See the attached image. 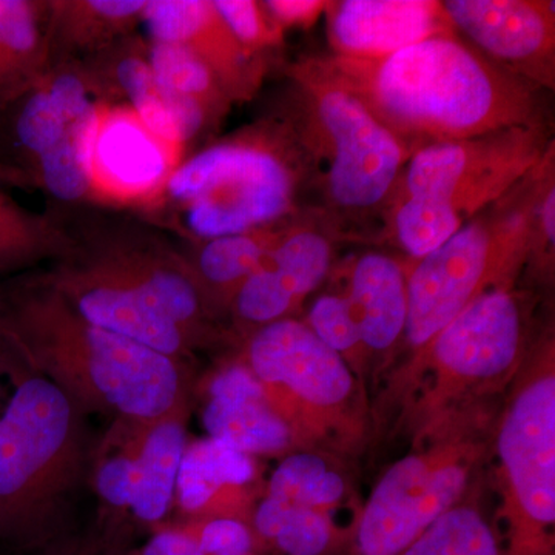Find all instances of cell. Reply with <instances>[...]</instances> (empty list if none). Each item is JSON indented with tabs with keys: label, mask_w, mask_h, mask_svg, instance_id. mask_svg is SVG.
<instances>
[{
	"label": "cell",
	"mask_w": 555,
	"mask_h": 555,
	"mask_svg": "<svg viewBox=\"0 0 555 555\" xmlns=\"http://www.w3.org/2000/svg\"><path fill=\"white\" fill-rule=\"evenodd\" d=\"M321 60L411 156L440 142L546 124L542 90L500 68L456 31L383 60Z\"/></svg>",
	"instance_id": "1"
},
{
	"label": "cell",
	"mask_w": 555,
	"mask_h": 555,
	"mask_svg": "<svg viewBox=\"0 0 555 555\" xmlns=\"http://www.w3.org/2000/svg\"><path fill=\"white\" fill-rule=\"evenodd\" d=\"M0 339L87 415L152 422L192 404L195 385L188 361L94 326L42 276L7 291Z\"/></svg>",
	"instance_id": "2"
},
{
	"label": "cell",
	"mask_w": 555,
	"mask_h": 555,
	"mask_svg": "<svg viewBox=\"0 0 555 555\" xmlns=\"http://www.w3.org/2000/svg\"><path fill=\"white\" fill-rule=\"evenodd\" d=\"M287 75L292 87L283 120L315 195L310 210L338 240H382L411 155L320 56L295 62Z\"/></svg>",
	"instance_id": "3"
},
{
	"label": "cell",
	"mask_w": 555,
	"mask_h": 555,
	"mask_svg": "<svg viewBox=\"0 0 555 555\" xmlns=\"http://www.w3.org/2000/svg\"><path fill=\"white\" fill-rule=\"evenodd\" d=\"M553 152L547 124L418 150L401 175L382 241L409 261L425 258L520 188Z\"/></svg>",
	"instance_id": "4"
},
{
	"label": "cell",
	"mask_w": 555,
	"mask_h": 555,
	"mask_svg": "<svg viewBox=\"0 0 555 555\" xmlns=\"http://www.w3.org/2000/svg\"><path fill=\"white\" fill-rule=\"evenodd\" d=\"M0 412V540L42 542L89 476L87 414L28 371Z\"/></svg>",
	"instance_id": "5"
},
{
	"label": "cell",
	"mask_w": 555,
	"mask_h": 555,
	"mask_svg": "<svg viewBox=\"0 0 555 555\" xmlns=\"http://www.w3.org/2000/svg\"><path fill=\"white\" fill-rule=\"evenodd\" d=\"M308 170L283 119L241 131L179 164L164 190L198 241L275 224L302 211Z\"/></svg>",
	"instance_id": "6"
},
{
	"label": "cell",
	"mask_w": 555,
	"mask_h": 555,
	"mask_svg": "<svg viewBox=\"0 0 555 555\" xmlns=\"http://www.w3.org/2000/svg\"><path fill=\"white\" fill-rule=\"evenodd\" d=\"M545 163L520 188L463 225L437 250L411 261L403 341L418 352L481 295L509 288L528 264L529 233Z\"/></svg>",
	"instance_id": "7"
},
{
	"label": "cell",
	"mask_w": 555,
	"mask_h": 555,
	"mask_svg": "<svg viewBox=\"0 0 555 555\" xmlns=\"http://www.w3.org/2000/svg\"><path fill=\"white\" fill-rule=\"evenodd\" d=\"M444 422L420 449L379 478L358 520L352 555H401L459 505L485 454L476 427Z\"/></svg>",
	"instance_id": "8"
},
{
	"label": "cell",
	"mask_w": 555,
	"mask_h": 555,
	"mask_svg": "<svg viewBox=\"0 0 555 555\" xmlns=\"http://www.w3.org/2000/svg\"><path fill=\"white\" fill-rule=\"evenodd\" d=\"M525 297L514 287L478 297L412 357L411 374L426 378L423 406L448 404L488 392L516 374L528 345Z\"/></svg>",
	"instance_id": "9"
},
{
	"label": "cell",
	"mask_w": 555,
	"mask_h": 555,
	"mask_svg": "<svg viewBox=\"0 0 555 555\" xmlns=\"http://www.w3.org/2000/svg\"><path fill=\"white\" fill-rule=\"evenodd\" d=\"M506 483L503 555H554L555 375L553 349L507 404L496 436Z\"/></svg>",
	"instance_id": "10"
},
{
	"label": "cell",
	"mask_w": 555,
	"mask_h": 555,
	"mask_svg": "<svg viewBox=\"0 0 555 555\" xmlns=\"http://www.w3.org/2000/svg\"><path fill=\"white\" fill-rule=\"evenodd\" d=\"M243 363L286 422L294 444L339 429L356 409L358 386L349 364L297 318L248 334Z\"/></svg>",
	"instance_id": "11"
},
{
	"label": "cell",
	"mask_w": 555,
	"mask_h": 555,
	"mask_svg": "<svg viewBox=\"0 0 555 555\" xmlns=\"http://www.w3.org/2000/svg\"><path fill=\"white\" fill-rule=\"evenodd\" d=\"M69 247L107 270L173 320L195 349L217 339L214 309L188 259L166 243L134 228H113Z\"/></svg>",
	"instance_id": "12"
},
{
	"label": "cell",
	"mask_w": 555,
	"mask_h": 555,
	"mask_svg": "<svg viewBox=\"0 0 555 555\" xmlns=\"http://www.w3.org/2000/svg\"><path fill=\"white\" fill-rule=\"evenodd\" d=\"M337 236L315 211L302 210L287 222L269 257L236 292L230 315L247 335L292 318L326 281Z\"/></svg>",
	"instance_id": "13"
},
{
	"label": "cell",
	"mask_w": 555,
	"mask_h": 555,
	"mask_svg": "<svg viewBox=\"0 0 555 555\" xmlns=\"http://www.w3.org/2000/svg\"><path fill=\"white\" fill-rule=\"evenodd\" d=\"M441 3L452 28L485 57L535 89L554 90V0Z\"/></svg>",
	"instance_id": "14"
},
{
	"label": "cell",
	"mask_w": 555,
	"mask_h": 555,
	"mask_svg": "<svg viewBox=\"0 0 555 555\" xmlns=\"http://www.w3.org/2000/svg\"><path fill=\"white\" fill-rule=\"evenodd\" d=\"M61 257L43 281L83 320L189 363L195 347L173 320L72 247Z\"/></svg>",
	"instance_id": "15"
},
{
	"label": "cell",
	"mask_w": 555,
	"mask_h": 555,
	"mask_svg": "<svg viewBox=\"0 0 555 555\" xmlns=\"http://www.w3.org/2000/svg\"><path fill=\"white\" fill-rule=\"evenodd\" d=\"M182 150L150 131L129 105L104 102L91 153V198L120 206L158 203Z\"/></svg>",
	"instance_id": "16"
},
{
	"label": "cell",
	"mask_w": 555,
	"mask_h": 555,
	"mask_svg": "<svg viewBox=\"0 0 555 555\" xmlns=\"http://www.w3.org/2000/svg\"><path fill=\"white\" fill-rule=\"evenodd\" d=\"M141 21L150 40L178 43L206 62L232 104L257 93L266 75L264 57L243 50L210 0H152Z\"/></svg>",
	"instance_id": "17"
},
{
	"label": "cell",
	"mask_w": 555,
	"mask_h": 555,
	"mask_svg": "<svg viewBox=\"0 0 555 555\" xmlns=\"http://www.w3.org/2000/svg\"><path fill=\"white\" fill-rule=\"evenodd\" d=\"M326 16L334 56L349 60H383L455 31L437 0H339L328 2Z\"/></svg>",
	"instance_id": "18"
},
{
	"label": "cell",
	"mask_w": 555,
	"mask_h": 555,
	"mask_svg": "<svg viewBox=\"0 0 555 555\" xmlns=\"http://www.w3.org/2000/svg\"><path fill=\"white\" fill-rule=\"evenodd\" d=\"M199 392L201 420L208 438L251 456L280 454L294 447L286 422L243 360L218 369Z\"/></svg>",
	"instance_id": "19"
},
{
	"label": "cell",
	"mask_w": 555,
	"mask_h": 555,
	"mask_svg": "<svg viewBox=\"0 0 555 555\" xmlns=\"http://www.w3.org/2000/svg\"><path fill=\"white\" fill-rule=\"evenodd\" d=\"M411 261L389 250L369 248L347 258L341 284L352 305L364 353L392 352L406 332Z\"/></svg>",
	"instance_id": "20"
},
{
	"label": "cell",
	"mask_w": 555,
	"mask_h": 555,
	"mask_svg": "<svg viewBox=\"0 0 555 555\" xmlns=\"http://www.w3.org/2000/svg\"><path fill=\"white\" fill-rule=\"evenodd\" d=\"M255 477L254 456L214 438L189 441L179 466L173 511L181 521L230 517L248 524L247 488Z\"/></svg>",
	"instance_id": "21"
},
{
	"label": "cell",
	"mask_w": 555,
	"mask_h": 555,
	"mask_svg": "<svg viewBox=\"0 0 555 555\" xmlns=\"http://www.w3.org/2000/svg\"><path fill=\"white\" fill-rule=\"evenodd\" d=\"M105 80L126 96V104L150 131L175 147L184 149L196 134L211 126L198 104L178 96L159 82L150 67L145 47L122 46L118 50L108 47Z\"/></svg>",
	"instance_id": "22"
},
{
	"label": "cell",
	"mask_w": 555,
	"mask_h": 555,
	"mask_svg": "<svg viewBox=\"0 0 555 555\" xmlns=\"http://www.w3.org/2000/svg\"><path fill=\"white\" fill-rule=\"evenodd\" d=\"M189 414L182 409L142 425L129 520L152 532L173 513L179 466L190 441Z\"/></svg>",
	"instance_id": "23"
},
{
	"label": "cell",
	"mask_w": 555,
	"mask_h": 555,
	"mask_svg": "<svg viewBox=\"0 0 555 555\" xmlns=\"http://www.w3.org/2000/svg\"><path fill=\"white\" fill-rule=\"evenodd\" d=\"M294 217L264 228L196 243L192 258L185 259L215 313L229 312L236 292L261 268Z\"/></svg>",
	"instance_id": "24"
},
{
	"label": "cell",
	"mask_w": 555,
	"mask_h": 555,
	"mask_svg": "<svg viewBox=\"0 0 555 555\" xmlns=\"http://www.w3.org/2000/svg\"><path fill=\"white\" fill-rule=\"evenodd\" d=\"M50 2L0 0V108L50 69Z\"/></svg>",
	"instance_id": "25"
},
{
	"label": "cell",
	"mask_w": 555,
	"mask_h": 555,
	"mask_svg": "<svg viewBox=\"0 0 555 555\" xmlns=\"http://www.w3.org/2000/svg\"><path fill=\"white\" fill-rule=\"evenodd\" d=\"M145 0L50 2V54L62 49L107 50L141 21Z\"/></svg>",
	"instance_id": "26"
},
{
	"label": "cell",
	"mask_w": 555,
	"mask_h": 555,
	"mask_svg": "<svg viewBox=\"0 0 555 555\" xmlns=\"http://www.w3.org/2000/svg\"><path fill=\"white\" fill-rule=\"evenodd\" d=\"M145 54L159 82L178 96L198 104L211 124L228 113L232 101L215 73L195 53L178 43L150 40Z\"/></svg>",
	"instance_id": "27"
},
{
	"label": "cell",
	"mask_w": 555,
	"mask_h": 555,
	"mask_svg": "<svg viewBox=\"0 0 555 555\" xmlns=\"http://www.w3.org/2000/svg\"><path fill=\"white\" fill-rule=\"evenodd\" d=\"M346 485L323 456L312 452L287 455L270 477L266 495L284 505L328 511L338 505Z\"/></svg>",
	"instance_id": "28"
},
{
	"label": "cell",
	"mask_w": 555,
	"mask_h": 555,
	"mask_svg": "<svg viewBox=\"0 0 555 555\" xmlns=\"http://www.w3.org/2000/svg\"><path fill=\"white\" fill-rule=\"evenodd\" d=\"M401 555H503V547L480 509L459 503Z\"/></svg>",
	"instance_id": "29"
},
{
	"label": "cell",
	"mask_w": 555,
	"mask_h": 555,
	"mask_svg": "<svg viewBox=\"0 0 555 555\" xmlns=\"http://www.w3.org/2000/svg\"><path fill=\"white\" fill-rule=\"evenodd\" d=\"M68 238L47 218L25 210L0 190V270L30 264L46 255H61Z\"/></svg>",
	"instance_id": "30"
},
{
	"label": "cell",
	"mask_w": 555,
	"mask_h": 555,
	"mask_svg": "<svg viewBox=\"0 0 555 555\" xmlns=\"http://www.w3.org/2000/svg\"><path fill=\"white\" fill-rule=\"evenodd\" d=\"M305 323L328 349L345 358L349 366H357L358 361L363 360L360 331L341 281L335 291L315 298Z\"/></svg>",
	"instance_id": "31"
},
{
	"label": "cell",
	"mask_w": 555,
	"mask_h": 555,
	"mask_svg": "<svg viewBox=\"0 0 555 555\" xmlns=\"http://www.w3.org/2000/svg\"><path fill=\"white\" fill-rule=\"evenodd\" d=\"M219 16L243 50L250 56L264 57L283 43L284 31L270 16L264 3L255 0H214Z\"/></svg>",
	"instance_id": "32"
},
{
	"label": "cell",
	"mask_w": 555,
	"mask_h": 555,
	"mask_svg": "<svg viewBox=\"0 0 555 555\" xmlns=\"http://www.w3.org/2000/svg\"><path fill=\"white\" fill-rule=\"evenodd\" d=\"M195 537L204 555H255L258 542L251 526L240 518L218 517L178 521Z\"/></svg>",
	"instance_id": "33"
},
{
	"label": "cell",
	"mask_w": 555,
	"mask_h": 555,
	"mask_svg": "<svg viewBox=\"0 0 555 555\" xmlns=\"http://www.w3.org/2000/svg\"><path fill=\"white\" fill-rule=\"evenodd\" d=\"M555 250V177L554 158L546 166L534 211H532L531 233H529L528 264H534L543 272L554 268ZM526 264V266H528Z\"/></svg>",
	"instance_id": "34"
},
{
	"label": "cell",
	"mask_w": 555,
	"mask_h": 555,
	"mask_svg": "<svg viewBox=\"0 0 555 555\" xmlns=\"http://www.w3.org/2000/svg\"><path fill=\"white\" fill-rule=\"evenodd\" d=\"M262 3L283 31L312 27L326 14L328 7L326 0H268Z\"/></svg>",
	"instance_id": "35"
},
{
	"label": "cell",
	"mask_w": 555,
	"mask_h": 555,
	"mask_svg": "<svg viewBox=\"0 0 555 555\" xmlns=\"http://www.w3.org/2000/svg\"><path fill=\"white\" fill-rule=\"evenodd\" d=\"M137 555H204L195 537L181 524H166L155 529Z\"/></svg>",
	"instance_id": "36"
},
{
	"label": "cell",
	"mask_w": 555,
	"mask_h": 555,
	"mask_svg": "<svg viewBox=\"0 0 555 555\" xmlns=\"http://www.w3.org/2000/svg\"><path fill=\"white\" fill-rule=\"evenodd\" d=\"M46 555H93L90 553H87V551H79V550H65V547H62V550H54L50 551V553H47Z\"/></svg>",
	"instance_id": "37"
}]
</instances>
